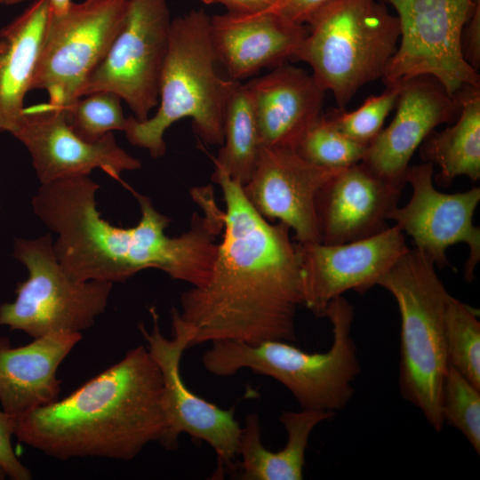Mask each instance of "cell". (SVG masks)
<instances>
[{"label": "cell", "instance_id": "44dd1931", "mask_svg": "<svg viewBox=\"0 0 480 480\" xmlns=\"http://www.w3.org/2000/svg\"><path fill=\"white\" fill-rule=\"evenodd\" d=\"M81 339V332H52L16 348L1 339L3 410L16 415L58 400L61 385L58 368Z\"/></svg>", "mask_w": 480, "mask_h": 480}, {"label": "cell", "instance_id": "8d00e7d4", "mask_svg": "<svg viewBox=\"0 0 480 480\" xmlns=\"http://www.w3.org/2000/svg\"><path fill=\"white\" fill-rule=\"evenodd\" d=\"M5 477H6V475L4 474V472L0 468V480L4 479Z\"/></svg>", "mask_w": 480, "mask_h": 480}, {"label": "cell", "instance_id": "9c48e42d", "mask_svg": "<svg viewBox=\"0 0 480 480\" xmlns=\"http://www.w3.org/2000/svg\"><path fill=\"white\" fill-rule=\"evenodd\" d=\"M396 10L400 38L382 75L384 84L428 75L455 96L480 85V76L464 59L463 28L475 0H385Z\"/></svg>", "mask_w": 480, "mask_h": 480}, {"label": "cell", "instance_id": "ffe728a7", "mask_svg": "<svg viewBox=\"0 0 480 480\" xmlns=\"http://www.w3.org/2000/svg\"><path fill=\"white\" fill-rule=\"evenodd\" d=\"M245 84L261 146L296 149L305 132L323 114L325 91L312 74L287 62Z\"/></svg>", "mask_w": 480, "mask_h": 480}, {"label": "cell", "instance_id": "7a4b0ae2", "mask_svg": "<svg viewBox=\"0 0 480 480\" xmlns=\"http://www.w3.org/2000/svg\"><path fill=\"white\" fill-rule=\"evenodd\" d=\"M99 188L89 176L71 177L41 184L32 199L35 214L58 235L53 252L70 278L122 283L156 268L191 286L206 283L217 255L216 237L224 227V211L213 191L196 196L203 213L195 212L188 230L171 237L165 234L171 219L131 187L141 212L139 223L125 228L101 218Z\"/></svg>", "mask_w": 480, "mask_h": 480}, {"label": "cell", "instance_id": "83f0119b", "mask_svg": "<svg viewBox=\"0 0 480 480\" xmlns=\"http://www.w3.org/2000/svg\"><path fill=\"white\" fill-rule=\"evenodd\" d=\"M121 98L109 92H96L77 99L64 110L71 130L83 140L94 142L112 131H124L126 118Z\"/></svg>", "mask_w": 480, "mask_h": 480}, {"label": "cell", "instance_id": "4fadbf2b", "mask_svg": "<svg viewBox=\"0 0 480 480\" xmlns=\"http://www.w3.org/2000/svg\"><path fill=\"white\" fill-rule=\"evenodd\" d=\"M406 183L412 188L408 204L396 206L388 216L403 233L413 240L438 268L450 266L446 250L457 243L468 246L464 278L470 283L480 260V228L473 224V215L480 201V188L444 194L434 187V167L423 162L410 165Z\"/></svg>", "mask_w": 480, "mask_h": 480}, {"label": "cell", "instance_id": "cb8c5ba5", "mask_svg": "<svg viewBox=\"0 0 480 480\" xmlns=\"http://www.w3.org/2000/svg\"><path fill=\"white\" fill-rule=\"evenodd\" d=\"M455 96L460 101L457 119L442 131H433L420 146L421 159L439 166L436 179L445 186L459 176L474 181L480 178V85Z\"/></svg>", "mask_w": 480, "mask_h": 480}, {"label": "cell", "instance_id": "2e32d148", "mask_svg": "<svg viewBox=\"0 0 480 480\" xmlns=\"http://www.w3.org/2000/svg\"><path fill=\"white\" fill-rule=\"evenodd\" d=\"M340 170L316 165L293 148L261 146L254 172L242 188L260 215L292 229L297 244L321 243L316 197Z\"/></svg>", "mask_w": 480, "mask_h": 480}, {"label": "cell", "instance_id": "3957f363", "mask_svg": "<svg viewBox=\"0 0 480 480\" xmlns=\"http://www.w3.org/2000/svg\"><path fill=\"white\" fill-rule=\"evenodd\" d=\"M12 420L18 440L50 457L130 460L148 444L164 443L162 372L140 345L68 396Z\"/></svg>", "mask_w": 480, "mask_h": 480}, {"label": "cell", "instance_id": "e0dca14e", "mask_svg": "<svg viewBox=\"0 0 480 480\" xmlns=\"http://www.w3.org/2000/svg\"><path fill=\"white\" fill-rule=\"evenodd\" d=\"M396 114L367 147L361 163L386 181L404 188L410 161L423 140L442 124H452L460 101L428 75L398 84Z\"/></svg>", "mask_w": 480, "mask_h": 480}, {"label": "cell", "instance_id": "d6a6232c", "mask_svg": "<svg viewBox=\"0 0 480 480\" xmlns=\"http://www.w3.org/2000/svg\"><path fill=\"white\" fill-rule=\"evenodd\" d=\"M205 4H221L228 12L253 14L267 12H280L284 0H201Z\"/></svg>", "mask_w": 480, "mask_h": 480}, {"label": "cell", "instance_id": "8992f818", "mask_svg": "<svg viewBox=\"0 0 480 480\" xmlns=\"http://www.w3.org/2000/svg\"><path fill=\"white\" fill-rule=\"evenodd\" d=\"M377 284L394 297L400 312V393L439 433L444 425L445 311L451 294L434 262L417 248L402 255Z\"/></svg>", "mask_w": 480, "mask_h": 480}, {"label": "cell", "instance_id": "5bb4252c", "mask_svg": "<svg viewBox=\"0 0 480 480\" xmlns=\"http://www.w3.org/2000/svg\"><path fill=\"white\" fill-rule=\"evenodd\" d=\"M12 135L27 148L41 184L89 176L98 168L124 186L121 173L141 167L139 159L118 146L112 132L86 141L68 126L64 110L48 102L25 108Z\"/></svg>", "mask_w": 480, "mask_h": 480}, {"label": "cell", "instance_id": "1f68e13d", "mask_svg": "<svg viewBox=\"0 0 480 480\" xmlns=\"http://www.w3.org/2000/svg\"><path fill=\"white\" fill-rule=\"evenodd\" d=\"M461 48L466 61L478 71L480 68V0H475L472 12L463 28Z\"/></svg>", "mask_w": 480, "mask_h": 480}, {"label": "cell", "instance_id": "836d02e7", "mask_svg": "<svg viewBox=\"0 0 480 480\" xmlns=\"http://www.w3.org/2000/svg\"><path fill=\"white\" fill-rule=\"evenodd\" d=\"M332 0H284L279 12L286 19L301 25Z\"/></svg>", "mask_w": 480, "mask_h": 480}, {"label": "cell", "instance_id": "d4e9b609", "mask_svg": "<svg viewBox=\"0 0 480 480\" xmlns=\"http://www.w3.org/2000/svg\"><path fill=\"white\" fill-rule=\"evenodd\" d=\"M223 133V144L212 157L214 167L244 187L254 172L261 141L250 92L240 81L234 80L228 96Z\"/></svg>", "mask_w": 480, "mask_h": 480}, {"label": "cell", "instance_id": "f1b7e54d", "mask_svg": "<svg viewBox=\"0 0 480 480\" xmlns=\"http://www.w3.org/2000/svg\"><path fill=\"white\" fill-rule=\"evenodd\" d=\"M444 423L458 429L480 454V388L448 366L442 389Z\"/></svg>", "mask_w": 480, "mask_h": 480}, {"label": "cell", "instance_id": "4316f807", "mask_svg": "<svg viewBox=\"0 0 480 480\" xmlns=\"http://www.w3.org/2000/svg\"><path fill=\"white\" fill-rule=\"evenodd\" d=\"M366 148L341 133L329 116L322 114L305 132L295 150L316 165L344 169L360 163Z\"/></svg>", "mask_w": 480, "mask_h": 480}, {"label": "cell", "instance_id": "6da1fadb", "mask_svg": "<svg viewBox=\"0 0 480 480\" xmlns=\"http://www.w3.org/2000/svg\"><path fill=\"white\" fill-rule=\"evenodd\" d=\"M224 210L222 239L208 280L191 286L172 312L193 331L190 348L215 340H296L303 306L300 255L283 222L270 223L242 187L214 167Z\"/></svg>", "mask_w": 480, "mask_h": 480}, {"label": "cell", "instance_id": "f546056e", "mask_svg": "<svg viewBox=\"0 0 480 480\" xmlns=\"http://www.w3.org/2000/svg\"><path fill=\"white\" fill-rule=\"evenodd\" d=\"M398 84L387 85L379 95H371L353 111L335 110L329 114L337 129L352 140L368 147L383 129L388 114L396 107Z\"/></svg>", "mask_w": 480, "mask_h": 480}, {"label": "cell", "instance_id": "ba28073f", "mask_svg": "<svg viewBox=\"0 0 480 480\" xmlns=\"http://www.w3.org/2000/svg\"><path fill=\"white\" fill-rule=\"evenodd\" d=\"M52 244L50 234L14 241L12 255L26 266L28 277L17 284L14 301L0 305V326L33 339L82 332L105 311L113 283L73 280L58 261Z\"/></svg>", "mask_w": 480, "mask_h": 480}, {"label": "cell", "instance_id": "30bf717a", "mask_svg": "<svg viewBox=\"0 0 480 480\" xmlns=\"http://www.w3.org/2000/svg\"><path fill=\"white\" fill-rule=\"evenodd\" d=\"M129 1L72 2L61 15L49 12L31 90L44 91L50 105L68 109L121 31Z\"/></svg>", "mask_w": 480, "mask_h": 480}, {"label": "cell", "instance_id": "9a60e30c", "mask_svg": "<svg viewBox=\"0 0 480 480\" xmlns=\"http://www.w3.org/2000/svg\"><path fill=\"white\" fill-rule=\"evenodd\" d=\"M300 255L303 306L324 316L331 300L353 290L364 293L408 250L396 226L368 238L339 244H297Z\"/></svg>", "mask_w": 480, "mask_h": 480}, {"label": "cell", "instance_id": "d6986e66", "mask_svg": "<svg viewBox=\"0 0 480 480\" xmlns=\"http://www.w3.org/2000/svg\"><path fill=\"white\" fill-rule=\"evenodd\" d=\"M307 34L305 25L276 12H227L210 19V36L217 61L236 81L294 59Z\"/></svg>", "mask_w": 480, "mask_h": 480}, {"label": "cell", "instance_id": "d590c367", "mask_svg": "<svg viewBox=\"0 0 480 480\" xmlns=\"http://www.w3.org/2000/svg\"><path fill=\"white\" fill-rule=\"evenodd\" d=\"M27 0H0V4H5V5H13L17 4H20L22 2H25Z\"/></svg>", "mask_w": 480, "mask_h": 480}, {"label": "cell", "instance_id": "e575fe53", "mask_svg": "<svg viewBox=\"0 0 480 480\" xmlns=\"http://www.w3.org/2000/svg\"><path fill=\"white\" fill-rule=\"evenodd\" d=\"M71 3V0H50V12L54 15H61L68 11Z\"/></svg>", "mask_w": 480, "mask_h": 480}, {"label": "cell", "instance_id": "277c9868", "mask_svg": "<svg viewBox=\"0 0 480 480\" xmlns=\"http://www.w3.org/2000/svg\"><path fill=\"white\" fill-rule=\"evenodd\" d=\"M324 316L332 324V340L324 353H308L284 340L250 344L222 340L211 342L202 364L218 377L249 369L284 385L300 409L336 412L352 399L353 383L361 372L351 335L354 307L341 295L329 302Z\"/></svg>", "mask_w": 480, "mask_h": 480}, {"label": "cell", "instance_id": "ac0fdd59", "mask_svg": "<svg viewBox=\"0 0 480 480\" xmlns=\"http://www.w3.org/2000/svg\"><path fill=\"white\" fill-rule=\"evenodd\" d=\"M402 188L361 162L340 170L319 191L316 207L321 243L339 244L378 235L389 228Z\"/></svg>", "mask_w": 480, "mask_h": 480}, {"label": "cell", "instance_id": "484cf974", "mask_svg": "<svg viewBox=\"0 0 480 480\" xmlns=\"http://www.w3.org/2000/svg\"><path fill=\"white\" fill-rule=\"evenodd\" d=\"M448 365L480 388V322L475 310L450 296L445 311Z\"/></svg>", "mask_w": 480, "mask_h": 480}, {"label": "cell", "instance_id": "7402d4cb", "mask_svg": "<svg viewBox=\"0 0 480 480\" xmlns=\"http://www.w3.org/2000/svg\"><path fill=\"white\" fill-rule=\"evenodd\" d=\"M50 0L33 1L0 29V132L21 121L44 39Z\"/></svg>", "mask_w": 480, "mask_h": 480}, {"label": "cell", "instance_id": "74e56055", "mask_svg": "<svg viewBox=\"0 0 480 480\" xmlns=\"http://www.w3.org/2000/svg\"><path fill=\"white\" fill-rule=\"evenodd\" d=\"M0 6H1V4H0Z\"/></svg>", "mask_w": 480, "mask_h": 480}, {"label": "cell", "instance_id": "8fae6325", "mask_svg": "<svg viewBox=\"0 0 480 480\" xmlns=\"http://www.w3.org/2000/svg\"><path fill=\"white\" fill-rule=\"evenodd\" d=\"M172 20L167 0H130L121 31L85 81L80 97L113 92L124 100L137 120L148 119L159 101Z\"/></svg>", "mask_w": 480, "mask_h": 480}, {"label": "cell", "instance_id": "7c38bea8", "mask_svg": "<svg viewBox=\"0 0 480 480\" xmlns=\"http://www.w3.org/2000/svg\"><path fill=\"white\" fill-rule=\"evenodd\" d=\"M152 329L142 323L138 328L148 349L158 364L164 382V402L168 428L163 447L175 450L184 433L193 439L207 443L215 452L220 478L236 467L241 426L235 418V406L225 410L196 395L188 388L180 374L184 351L190 348L193 331L171 312L172 338H166L159 327L155 306L149 308Z\"/></svg>", "mask_w": 480, "mask_h": 480}, {"label": "cell", "instance_id": "5b68a950", "mask_svg": "<svg viewBox=\"0 0 480 480\" xmlns=\"http://www.w3.org/2000/svg\"><path fill=\"white\" fill-rule=\"evenodd\" d=\"M210 19L203 9L172 19L158 108L144 121L133 116L126 118L123 132L128 141L147 149L154 158L165 153V131L183 118L192 119V128L204 142L223 144L224 111L234 80L217 72Z\"/></svg>", "mask_w": 480, "mask_h": 480}, {"label": "cell", "instance_id": "603a6c76", "mask_svg": "<svg viewBox=\"0 0 480 480\" xmlns=\"http://www.w3.org/2000/svg\"><path fill=\"white\" fill-rule=\"evenodd\" d=\"M333 412L305 410L283 411L279 421L287 434L284 447L277 452L268 450L261 442L259 415L249 413L238 439L239 478L242 480H301L309 436L321 422L331 420Z\"/></svg>", "mask_w": 480, "mask_h": 480}, {"label": "cell", "instance_id": "52a82bcc", "mask_svg": "<svg viewBox=\"0 0 480 480\" xmlns=\"http://www.w3.org/2000/svg\"><path fill=\"white\" fill-rule=\"evenodd\" d=\"M296 60L344 110L364 84L381 78L400 38L396 15L378 0H332L308 22Z\"/></svg>", "mask_w": 480, "mask_h": 480}, {"label": "cell", "instance_id": "4dcf8cb0", "mask_svg": "<svg viewBox=\"0 0 480 480\" xmlns=\"http://www.w3.org/2000/svg\"><path fill=\"white\" fill-rule=\"evenodd\" d=\"M12 415L0 411V468L12 480H29L32 475L15 454L12 445Z\"/></svg>", "mask_w": 480, "mask_h": 480}]
</instances>
